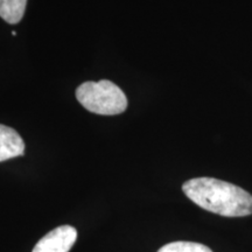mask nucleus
I'll return each instance as SVG.
<instances>
[{"label":"nucleus","mask_w":252,"mask_h":252,"mask_svg":"<svg viewBox=\"0 0 252 252\" xmlns=\"http://www.w3.org/2000/svg\"><path fill=\"white\" fill-rule=\"evenodd\" d=\"M76 98L88 111L115 116L127 109V98L118 86L108 80L84 82L76 89Z\"/></svg>","instance_id":"2"},{"label":"nucleus","mask_w":252,"mask_h":252,"mask_svg":"<svg viewBox=\"0 0 252 252\" xmlns=\"http://www.w3.org/2000/svg\"><path fill=\"white\" fill-rule=\"evenodd\" d=\"M26 5L27 0H0V18L11 25L20 23Z\"/></svg>","instance_id":"5"},{"label":"nucleus","mask_w":252,"mask_h":252,"mask_svg":"<svg viewBox=\"0 0 252 252\" xmlns=\"http://www.w3.org/2000/svg\"><path fill=\"white\" fill-rule=\"evenodd\" d=\"M182 190L198 207L217 215H252V195L229 182L214 178H195L186 181Z\"/></svg>","instance_id":"1"},{"label":"nucleus","mask_w":252,"mask_h":252,"mask_svg":"<svg viewBox=\"0 0 252 252\" xmlns=\"http://www.w3.org/2000/svg\"><path fill=\"white\" fill-rule=\"evenodd\" d=\"M25 153V143L14 128L0 124V162Z\"/></svg>","instance_id":"4"},{"label":"nucleus","mask_w":252,"mask_h":252,"mask_svg":"<svg viewBox=\"0 0 252 252\" xmlns=\"http://www.w3.org/2000/svg\"><path fill=\"white\" fill-rule=\"evenodd\" d=\"M158 252H213L206 245L195 242H172L159 249Z\"/></svg>","instance_id":"6"},{"label":"nucleus","mask_w":252,"mask_h":252,"mask_svg":"<svg viewBox=\"0 0 252 252\" xmlns=\"http://www.w3.org/2000/svg\"><path fill=\"white\" fill-rule=\"evenodd\" d=\"M77 239V231L71 225H61L41 238L32 252H69Z\"/></svg>","instance_id":"3"}]
</instances>
